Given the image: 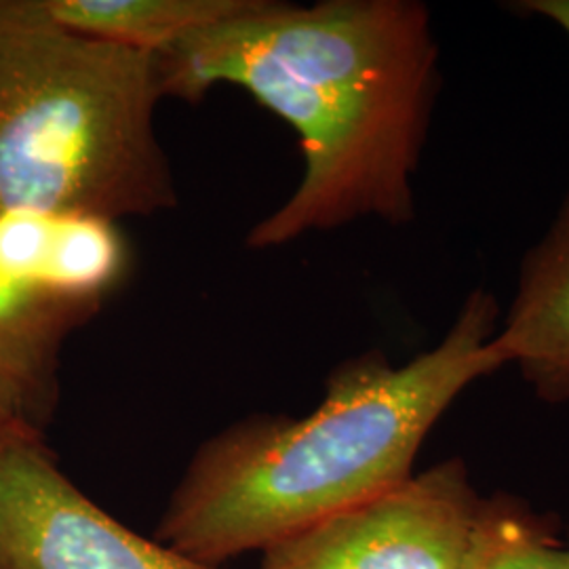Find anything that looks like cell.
Segmentation results:
<instances>
[{
    "mask_svg": "<svg viewBox=\"0 0 569 569\" xmlns=\"http://www.w3.org/2000/svg\"><path fill=\"white\" fill-rule=\"evenodd\" d=\"M163 98L234 84L298 136L302 180L251 228L270 249L376 218L413 220V173L439 98V44L418 0H249L157 56Z\"/></svg>",
    "mask_w": 569,
    "mask_h": 569,
    "instance_id": "1",
    "label": "cell"
},
{
    "mask_svg": "<svg viewBox=\"0 0 569 569\" xmlns=\"http://www.w3.org/2000/svg\"><path fill=\"white\" fill-rule=\"evenodd\" d=\"M500 308L468 293L443 340L403 366L371 350L336 367L310 413H256L207 439L173 489L157 540L220 568L403 483L430 430L502 369Z\"/></svg>",
    "mask_w": 569,
    "mask_h": 569,
    "instance_id": "2",
    "label": "cell"
},
{
    "mask_svg": "<svg viewBox=\"0 0 569 569\" xmlns=\"http://www.w3.org/2000/svg\"><path fill=\"white\" fill-rule=\"evenodd\" d=\"M161 100L154 53L74 34L39 0H0V216L117 224L173 209Z\"/></svg>",
    "mask_w": 569,
    "mask_h": 569,
    "instance_id": "3",
    "label": "cell"
},
{
    "mask_svg": "<svg viewBox=\"0 0 569 569\" xmlns=\"http://www.w3.org/2000/svg\"><path fill=\"white\" fill-rule=\"evenodd\" d=\"M0 569H220L143 538L91 500L44 435L0 425Z\"/></svg>",
    "mask_w": 569,
    "mask_h": 569,
    "instance_id": "4",
    "label": "cell"
},
{
    "mask_svg": "<svg viewBox=\"0 0 569 569\" xmlns=\"http://www.w3.org/2000/svg\"><path fill=\"white\" fill-rule=\"evenodd\" d=\"M481 496L449 458L262 552V569H462Z\"/></svg>",
    "mask_w": 569,
    "mask_h": 569,
    "instance_id": "5",
    "label": "cell"
},
{
    "mask_svg": "<svg viewBox=\"0 0 569 569\" xmlns=\"http://www.w3.org/2000/svg\"><path fill=\"white\" fill-rule=\"evenodd\" d=\"M0 264L21 283L68 305L100 310L127 272L114 222L91 216H0Z\"/></svg>",
    "mask_w": 569,
    "mask_h": 569,
    "instance_id": "6",
    "label": "cell"
},
{
    "mask_svg": "<svg viewBox=\"0 0 569 569\" xmlns=\"http://www.w3.org/2000/svg\"><path fill=\"white\" fill-rule=\"evenodd\" d=\"M491 348L538 399L569 401V190L519 266L517 291Z\"/></svg>",
    "mask_w": 569,
    "mask_h": 569,
    "instance_id": "7",
    "label": "cell"
},
{
    "mask_svg": "<svg viewBox=\"0 0 569 569\" xmlns=\"http://www.w3.org/2000/svg\"><path fill=\"white\" fill-rule=\"evenodd\" d=\"M96 312L37 291L0 264V425L44 435L60 406L61 348Z\"/></svg>",
    "mask_w": 569,
    "mask_h": 569,
    "instance_id": "8",
    "label": "cell"
},
{
    "mask_svg": "<svg viewBox=\"0 0 569 569\" xmlns=\"http://www.w3.org/2000/svg\"><path fill=\"white\" fill-rule=\"evenodd\" d=\"M249 0H39L61 28L146 53H163L183 37L239 13Z\"/></svg>",
    "mask_w": 569,
    "mask_h": 569,
    "instance_id": "9",
    "label": "cell"
},
{
    "mask_svg": "<svg viewBox=\"0 0 569 569\" xmlns=\"http://www.w3.org/2000/svg\"><path fill=\"white\" fill-rule=\"evenodd\" d=\"M462 569H569V536L510 493L481 500Z\"/></svg>",
    "mask_w": 569,
    "mask_h": 569,
    "instance_id": "10",
    "label": "cell"
},
{
    "mask_svg": "<svg viewBox=\"0 0 569 569\" xmlns=\"http://www.w3.org/2000/svg\"><path fill=\"white\" fill-rule=\"evenodd\" d=\"M517 9L521 13L552 21L569 37V0H523L517 2Z\"/></svg>",
    "mask_w": 569,
    "mask_h": 569,
    "instance_id": "11",
    "label": "cell"
}]
</instances>
